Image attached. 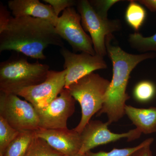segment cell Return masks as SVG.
Listing matches in <instances>:
<instances>
[{
    "mask_svg": "<svg viewBox=\"0 0 156 156\" xmlns=\"http://www.w3.org/2000/svg\"><path fill=\"white\" fill-rule=\"evenodd\" d=\"M50 45L64 47L55 27L46 20L24 16L11 17L0 31V52L14 51L37 59L46 58L44 51Z\"/></svg>",
    "mask_w": 156,
    "mask_h": 156,
    "instance_id": "cell-1",
    "label": "cell"
},
{
    "mask_svg": "<svg viewBox=\"0 0 156 156\" xmlns=\"http://www.w3.org/2000/svg\"><path fill=\"white\" fill-rule=\"evenodd\" d=\"M112 34L105 39L107 52L112 63L113 75L99 115L106 114L109 125L118 122L125 113L126 102L130 98L126 92L128 80L132 71L141 62L156 57L154 52L140 54L127 53L119 46L112 44Z\"/></svg>",
    "mask_w": 156,
    "mask_h": 156,
    "instance_id": "cell-2",
    "label": "cell"
},
{
    "mask_svg": "<svg viewBox=\"0 0 156 156\" xmlns=\"http://www.w3.org/2000/svg\"><path fill=\"white\" fill-rule=\"evenodd\" d=\"M24 55L17 54L0 63V91L18 95L22 89L36 86L46 80L48 65L38 62L30 63Z\"/></svg>",
    "mask_w": 156,
    "mask_h": 156,
    "instance_id": "cell-3",
    "label": "cell"
},
{
    "mask_svg": "<svg viewBox=\"0 0 156 156\" xmlns=\"http://www.w3.org/2000/svg\"><path fill=\"white\" fill-rule=\"evenodd\" d=\"M110 82L92 73L71 84L67 89L80 105L82 116L74 128L80 134L92 117L102 108Z\"/></svg>",
    "mask_w": 156,
    "mask_h": 156,
    "instance_id": "cell-4",
    "label": "cell"
},
{
    "mask_svg": "<svg viewBox=\"0 0 156 156\" xmlns=\"http://www.w3.org/2000/svg\"><path fill=\"white\" fill-rule=\"evenodd\" d=\"M76 6L81 16L82 26L84 30L90 34L95 54L104 57L107 54L106 37L121 30V21L101 17L87 0L78 1Z\"/></svg>",
    "mask_w": 156,
    "mask_h": 156,
    "instance_id": "cell-5",
    "label": "cell"
},
{
    "mask_svg": "<svg viewBox=\"0 0 156 156\" xmlns=\"http://www.w3.org/2000/svg\"><path fill=\"white\" fill-rule=\"evenodd\" d=\"M18 96L0 92V116L17 131L39 130L38 116L35 108Z\"/></svg>",
    "mask_w": 156,
    "mask_h": 156,
    "instance_id": "cell-6",
    "label": "cell"
},
{
    "mask_svg": "<svg viewBox=\"0 0 156 156\" xmlns=\"http://www.w3.org/2000/svg\"><path fill=\"white\" fill-rule=\"evenodd\" d=\"M55 27L59 36L71 46L73 53L96 54L91 37L85 32L81 23L80 15L73 7L63 11Z\"/></svg>",
    "mask_w": 156,
    "mask_h": 156,
    "instance_id": "cell-7",
    "label": "cell"
},
{
    "mask_svg": "<svg viewBox=\"0 0 156 156\" xmlns=\"http://www.w3.org/2000/svg\"><path fill=\"white\" fill-rule=\"evenodd\" d=\"M66 73L65 69L61 71L50 70L44 82L24 88L17 95L31 104L36 110L44 108L64 89Z\"/></svg>",
    "mask_w": 156,
    "mask_h": 156,
    "instance_id": "cell-8",
    "label": "cell"
},
{
    "mask_svg": "<svg viewBox=\"0 0 156 156\" xmlns=\"http://www.w3.org/2000/svg\"><path fill=\"white\" fill-rule=\"evenodd\" d=\"M76 101L69 89H64L46 107L36 110L40 128L67 129L68 120L75 111Z\"/></svg>",
    "mask_w": 156,
    "mask_h": 156,
    "instance_id": "cell-9",
    "label": "cell"
},
{
    "mask_svg": "<svg viewBox=\"0 0 156 156\" xmlns=\"http://www.w3.org/2000/svg\"><path fill=\"white\" fill-rule=\"evenodd\" d=\"M60 52L64 59L63 67L66 72L64 89H67L71 84L95 70L107 68L104 57L97 54L84 52L76 54L64 47Z\"/></svg>",
    "mask_w": 156,
    "mask_h": 156,
    "instance_id": "cell-10",
    "label": "cell"
},
{
    "mask_svg": "<svg viewBox=\"0 0 156 156\" xmlns=\"http://www.w3.org/2000/svg\"><path fill=\"white\" fill-rule=\"evenodd\" d=\"M108 125V122L90 121L80 133L82 145L79 154H85L98 146L122 138H127L128 141H131L139 138L142 134L136 128L122 134L113 133L109 130Z\"/></svg>",
    "mask_w": 156,
    "mask_h": 156,
    "instance_id": "cell-11",
    "label": "cell"
},
{
    "mask_svg": "<svg viewBox=\"0 0 156 156\" xmlns=\"http://www.w3.org/2000/svg\"><path fill=\"white\" fill-rule=\"evenodd\" d=\"M35 136L45 140L53 149L63 155L79 154L82 141L81 134L74 129H45L35 131Z\"/></svg>",
    "mask_w": 156,
    "mask_h": 156,
    "instance_id": "cell-12",
    "label": "cell"
},
{
    "mask_svg": "<svg viewBox=\"0 0 156 156\" xmlns=\"http://www.w3.org/2000/svg\"><path fill=\"white\" fill-rule=\"evenodd\" d=\"M8 7L13 17L29 16L46 20L56 26L58 18L52 6L43 4L39 0H11Z\"/></svg>",
    "mask_w": 156,
    "mask_h": 156,
    "instance_id": "cell-13",
    "label": "cell"
},
{
    "mask_svg": "<svg viewBox=\"0 0 156 156\" xmlns=\"http://www.w3.org/2000/svg\"><path fill=\"white\" fill-rule=\"evenodd\" d=\"M125 113L140 133L156 132V107L140 108L126 105Z\"/></svg>",
    "mask_w": 156,
    "mask_h": 156,
    "instance_id": "cell-14",
    "label": "cell"
},
{
    "mask_svg": "<svg viewBox=\"0 0 156 156\" xmlns=\"http://www.w3.org/2000/svg\"><path fill=\"white\" fill-rule=\"evenodd\" d=\"M35 136L34 131H20L18 135L7 147L2 155L3 156H24Z\"/></svg>",
    "mask_w": 156,
    "mask_h": 156,
    "instance_id": "cell-15",
    "label": "cell"
},
{
    "mask_svg": "<svg viewBox=\"0 0 156 156\" xmlns=\"http://www.w3.org/2000/svg\"><path fill=\"white\" fill-rule=\"evenodd\" d=\"M129 2L126 9L125 18L128 25L137 31L145 21L146 11L141 5L135 1L131 0Z\"/></svg>",
    "mask_w": 156,
    "mask_h": 156,
    "instance_id": "cell-16",
    "label": "cell"
},
{
    "mask_svg": "<svg viewBox=\"0 0 156 156\" xmlns=\"http://www.w3.org/2000/svg\"><path fill=\"white\" fill-rule=\"evenodd\" d=\"M128 42L131 48L140 53L156 52V33L148 37H144L138 32L130 34Z\"/></svg>",
    "mask_w": 156,
    "mask_h": 156,
    "instance_id": "cell-17",
    "label": "cell"
},
{
    "mask_svg": "<svg viewBox=\"0 0 156 156\" xmlns=\"http://www.w3.org/2000/svg\"><path fill=\"white\" fill-rule=\"evenodd\" d=\"M41 138L35 136L24 156H62Z\"/></svg>",
    "mask_w": 156,
    "mask_h": 156,
    "instance_id": "cell-18",
    "label": "cell"
},
{
    "mask_svg": "<svg viewBox=\"0 0 156 156\" xmlns=\"http://www.w3.org/2000/svg\"><path fill=\"white\" fill-rule=\"evenodd\" d=\"M156 94V87L153 82L148 80L140 81L136 84L133 90L134 99L141 103L151 101Z\"/></svg>",
    "mask_w": 156,
    "mask_h": 156,
    "instance_id": "cell-19",
    "label": "cell"
},
{
    "mask_svg": "<svg viewBox=\"0 0 156 156\" xmlns=\"http://www.w3.org/2000/svg\"><path fill=\"white\" fill-rule=\"evenodd\" d=\"M19 131L11 127L0 116V154H3L6 148L19 134Z\"/></svg>",
    "mask_w": 156,
    "mask_h": 156,
    "instance_id": "cell-20",
    "label": "cell"
},
{
    "mask_svg": "<svg viewBox=\"0 0 156 156\" xmlns=\"http://www.w3.org/2000/svg\"><path fill=\"white\" fill-rule=\"evenodd\" d=\"M153 138H150L143 141L136 146L124 148H114L109 152L99 151L93 153L91 151L85 154L86 156H131L137 150L142 147L151 141H154Z\"/></svg>",
    "mask_w": 156,
    "mask_h": 156,
    "instance_id": "cell-21",
    "label": "cell"
},
{
    "mask_svg": "<svg viewBox=\"0 0 156 156\" xmlns=\"http://www.w3.org/2000/svg\"><path fill=\"white\" fill-rule=\"evenodd\" d=\"M93 9L101 17L107 18L108 12L110 9L119 0H93L89 1Z\"/></svg>",
    "mask_w": 156,
    "mask_h": 156,
    "instance_id": "cell-22",
    "label": "cell"
},
{
    "mask_svg": "<svg viewBox=\"0 0 156 156\" xmlns=\"http://www.w3.org/2000/svg\"><path fill=\"white\" fill-rule=\"evenodd\" d=\"M43 2L52 6L56 16L58 17L61 11L76 5L77 4L76 1L73 0H44Z\"/></svg>",
    "mask_w": 156,
    "mask_h": 156,
    "instance_id": "cell-23",
    "label": "cell"
},
{
    "mask_svg": "<svg viewBox=\"0 0 156 156\" xmlns=\"http://www.w3.org/2000/svg\"><path fill=\"white\" fill-rule=\"evenodd\" d=\"M11 17L7 7L1 4L0 6V31L2 30L5 27Z\"/></svg>",
    "mask_w": 156,
    "mask_h": 156,
    "instance_id": "cell-24",
    "label": "cell"
},
{
    "mask_svg": "<svg viewBox=\"0 0 156 156\" xmlns=\"http://www.w3.org/2000/svg\"><path fill=\"white\" fill-rule=\"evenodd\" d=\"M154 141H151L134 153L131 156H153L150 147Z\"/></svg>",
    "mask_w": 156,
    "mask_h": 156,
    "instance_id": "cell-25",
    "label": "cell"
},
{
    "mask_svg": "<svg viewBox=\"0 0 156 156\" xmlns=\"http://www.w3.org/2000/svg\"><path fill=\"white\" fill-rule=\"evenodd\" d=\"M138 2L152 12H156V0H139Z\"/></svg>",
    "mask_w": 156,
    "mask_h": 156,
    "instance_id": "cell-26",
    "label": "cell"
},
{
    "mask_svg": "<svg viewBox=\"0 0 156 156\" xmlns=\"http://www.w3.org/2000/svg\"><path fill=\"white\" fill-rule=\"evenodd\" d=\"M62 156H86L85 154H76L74 155H62Z\"/></svg>",
    "mask_w": 156,
    "mask_h": 156,
    "instance_id": "cell-27",
    "label": "cell"
},
{
    "mask_svg": "<svg viewBox=\"0 0 156 156\" xmlns=\"http://www.w3.org/2000/svg\"><path fill=\"white\" fill-rule=\"evenodd\" d=\"M0 156H3V155L1 154H0Z\"/></svg>",
    "mask_w": 156,
    "mask_h": 156,
    "instance_id": "cell-28",
    "label": "cell"
}]
</instances>
